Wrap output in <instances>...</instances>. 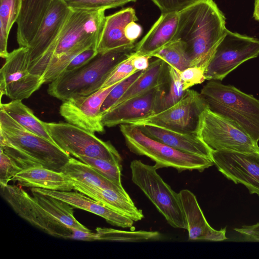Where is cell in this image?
Here are the masks:
<instances>
[{"label":"cell","instance_id":"28","mask_svg":"<svg viewBox=\"0 0 259 259\" xmlns=\"http://www.w3.org/2000/svg\"><path fill=\"white\" fill-rule=\"evenodd\" d=\"M0 108L27 130L55 143L46 127L45 122L38 118L22 100H14L4 104L1 102Z\"/></svg>","mask_w":259,"mask_h":259},{"label":"cell","instance_id":"40","mask_svg":"<svg viewBox=\"0 0 259 259\" xmlns=\"http://www.w3.org/2000/svg\"><path fill=\"white\" fill-rule=\"evenodd\" d=\"M98 54L97 45L91 46L77 54L68 64L64 71H72L84 66Z\"/></svg>","mask_w":259,"mask_h":259},{"label":"cell","instance_id":"4","mask_svg":"<svg viewBox=\"0 0 259 259\" xmlns=\"http://www.w3.org/2000/svg\"><path fill=\"white\" fill-rule=\"evenodd\" d=\"M209 109L259 141V100L231 85L210 80L200 93Z\"/></svg>","mask_w":259,"mask_h":259},{"label":"cell","instance_id":"27","mask_svg":"<svg viewBox=\"0 0 259 259\" xmlns=\"http://www.w3.org/2000/svg\"><path fill=\"white\" fill-rule=\"evenodd\" d=\"M62 172L70 178L83 183L103 189L113 190L130 197L123 186H120L109 180L90 165L78 159L71 157L62 168Z\"/></svg>","mask_w":259,"mask_h":259},{"label":"cell","instance_id":"35","mask_svg":"<svg viewBox=\"0 0 259 259\" xmlns=\"http://www.w3.org/2000/svg\"><path fill=\"white\" fill-rule=\"evenodd\" d=\"M72 10L96 11L122 6L128 0H63Z\"/></svg>","mask_w":259,"mask_h":259},{"label":"cell","instance_id":"34","mask_svg":"<svg viewBox=\"0 0 259 259\" xmlns=\"http://www.w3.org/2000/svg\"><path fill=\"white\" fill-rule=\"evenodd\" d=\"M75 157L90 165L109 180L120 186H122L121 181L122 170L121 164L113 163L101 158L84 155H77Z\"/></svg>","mask_w":259,"mask_h":259},{"label":"cell","instance_id":"26","mask_svg":"<svg viewBox=\"0 0 259 259\" xmlns=\"http://www.w3.org/2000/svg\"><path fill=\"white\" fill-rule=\"evenodd\" d=\"M168 64L162 59L157 58L150 63L148 68L143 71L112 107L153 89L164 85L168 82Z\"/></svg>","mask_w":259,"mask_h":259},{"label":"cell","instance_id":"24","mask_svg":"<svg viewBox=\"0 0 259 259\" xmlns=\"http://www.w3.org/2000/svg\"><path fill=\"white\" fill-rule=\"evenodd\" d=\"M11 181L17 182L22 187L69 191L74 190L72 179L63 172H58L42 166L24 169Z\"/></svg>","mask_w":259,"mask_h":259},{"label":"cell","instance_id":"8","mask_svg":"<svg viewBox=\"0 0 259 259\" xmlns=\"http://www.w3.org/2000/svg\"><path fill=\"white\" fill-rule=\"evenodd\" d=\"M45 124L55 143L69 155L101 158L121 164L122 157L110 141H103L94 133L68 122Z\"/></svg>","mask_w":259,"mask_h":259},{"label":"cell","instance_id":"30","mask_svg":"<svg viewBox=\"0 0 259 259\" xmlns=\"http://www.w3.org/2000/svg\"><path fill=\"white\" fill-rule=\"evenodd\" d=\"M22 0H0V56L9 55L7 46L10 30L20 15Z\"/></svg>","mask_w":259,"mask_h":259},{"label":"cell","instance_id":"23","mask_svg":"<svg viewBox=\"0 0 259 259\" xmlns=\"http://www.w3.org/2000/svg\"><path fill=\"white\" fill-rule=\"evenodd\" d=\"M71 179L74 190L85 194L134 222L140 221L144 218L142 210L136 206L130 197H126L113 190L101 188Z\"/></svg>","mask_w":259,"mask_h":259},{"label":"cell","instance_id":"14","mask_svg":"<svg viewBox=\"0 0 259 259\" xmlns=\"http://www.w3.org/2000/svg\"><path fill=\"white\" fill-rule=\"evenodd\" d=\"M28 47H21L9 53L0 70V91L14 100L28 99L43 84L41 77L28 70Z\"/></svg>","mask_w":259,"mask_h":259},{"label":"cell","instance_id":"25","mask_svg":"<svg viewBox=\"0 0 259 259\" xmlns=\"http://www.w3.org/2000/svg\"><path fill=\"white\" fill-rule=\"evenodd\" d=\"M52 0H22L17 20V40L20 46H27L33 37Z\"/></svg>","mask_w":259,"mask_h":259},{"label":"cell","instance_id":"5","mask_svg":"<svg viewBox=\"0 0 259 259\" xmlns=\"http://www.w3.org/2000/svg\"><path fill=\"white\" fill-rule=\"evenodd\" d=\"M119 127L130 151L150 158L157 169L172 167L179 172L194 170L202 172L214 165L211 159L182 152L149 137L137 125L123 124Z\"/></svg>","mask_w":259,"mask_h":259},{"label":"cell","instance_id":"9","mask_svg":"<svg viewBox=\"0 0 259 259\" xmlns=\"http://www.w3.org/2000/svg\"><path fill=\"white\" fill-rule=\"evenodd\" d=\"M196 133L214 150L259 152L257 142L244 130L234 122L212 112L208 106L200 115Z\"/></svg>","mask_w":259,"mask_h":259},{"label":"cell","instance_id":"17","mask_svg":"<svg viewBox=\"0 0 259 259\" xmlns=\"http://www.w3.org/2000/svg\"><path fill=\"white\" fill-rule=\"evenodd\" d=\"M117 84L101 89L89 96L73 97L63 101L60 107V115L67 122L86 131L93 133H104L105 126L102 121L101 108Z\"/></svg>","mask_w":259,"mask_h":259},{"label":"cell","instance_id":"39","mask_svg":"<svg viewBox=\"0 0 259 259\" xmlns=\"http://www.w3.org/2000/svg\"><path fill=\"white\" fill-rule=\"evenodd\" d=\"M205 70L199 67H189L179 72L183 89L186 91L191 87L204 82Z\"/></svg>","mask_w":259,"mask_h":259},{"label":"cell","instance_id":"33","mask_svg":"<svg viewBox=\"0 0 259 259\" xmlns=\"http://www.w3.org/2000/svg\"><path fill=\"white\" fill-rule=\"evenodd\" d=\"M168 88L167 92L165 90V86L164 88L156 113L166 109L178 102L183 97L186 92L183 89L179 72L172 67L168 65Z\"/></svg>","mask_w":259,"mask_h":259},{"label":"cell","instance_id":"16","mask_svg":"<svg viewBox=\"0 0 259 259\" xmlns=\"http://www.w3.org/2000/svg\"><path fill=\"white\" fill-rule=\"evenodd\" d=\"M211 159L226 178L243 185L250 194L259 196V152L213 150Z\"/></svg>","mask_w":259,"mask_h":259},{"label":"cell","instance_id":"41","mask_svg":"<svg viewBox=\"0 0 259 259\" xmlns=\"http://www.w3.org/2000/svg\"><path fill=\"white\" fill-rule=\"evenodd\" d=\"M197 0H152L162 13L179 12Z\"/></svg>","mask_w":259,"mask_h":259},{"label":"cell","instance_id":"18","mask_svg":"<svg viewBox=\"0 0 259 259\" xmlns=\"http://www.w3.org/2000/svg\"><path fill=\"white\" fill-rule=\"evenodd\" d=\"M166 84L153 89L112 107L102 114L103 125L110 127L117 125L130 124L156 113Z\"/></svg>","mask_w":259,"mask_h":259},{"label":"cell","instance_id":"31","mask_svg":"<svg viewBox=\"0 0 259 259\" xmlns=\"http://www.w3.org/2000/svg\"><path fill=\"white\" fill-rule=\"evenodd\" d=\"M98 240L123 242H139L159 240L162 236L157 231H122L98 227L96 229Z\"/></svg>","mask_w":259,"mask_h":259},{"label":"cell","instance_id":"29","mask_svg":"<svg viewBox=\"0 0 259 259\" xmlns=\"http://www.w3.org/2000/svg\"><path fill=\"white\" fill-rule=\"evenodd\" d=\"M31 192L35 202L62 223L71 228L84 231H91L75 219L73 215V207L69 204L49 195L32 190Z\"/></svg>","mask_w":259,"mask_h":259},{"label":"cell","instance_id":"13","mask_svg":"<svg viewBox=\"0 0 259 259\" xmlns=\"http://www.w3.org/2000/svg\"><path fill=\"white\" fill-rule=\"evenodd\" d=\"M207 106L200 93L188 89L183 97L169 108L130 124L154 125L181 132L196 133L200 115Z\"/></svg>","mask_w":259,"mask_h":259},{"label":"cell","instance_id":"36","mask_svg":"<svg viewBox=\"0 0 259 259\" xmlns=\"http://www.w3.org/2000/svg\"><path fill=\"white\" fill-rule=\"evenodd\" d=\"M144 71H139L118 83L110 91L104 100L100 110L102 116L110 109L116 102L123 95L131 85L142 74Z\"/></svg>","mask_w":259,"mask_h":259},{"label":"cell","instance_id":"45","mask_svg":"<svg viewBox=\"0 0 259 259\" xmlns=\"http://www.w3.org/2000/svg\"><path fill=\"white\" fill-rule=\"evenodd\" d=\"M128 1H129V2H136L137 0H128Z\"/></svg>","mask_w":259,"mask_h":259},{"label":"cell","instance_id":"2","mask_svg":"<svg viewBox=\"0 0 259 259\" xmlns=\"http://www.w3.org/2000/svg\"><path fill=\"white\" fill-rule=\"evenodd\" d=\"M0 148L23 169L61 172L71 156L56 144L22 126L0 108Z\"/></svg>","mask_w":259,"mask_h":259},{"label":"cell","instance_id":"19","mask_svg":"<svg viewBox=\"0 0 259 259\" xmlns=\"http://www.w3.org/2000/svg\"><path fill=\"white\" fill-rule=\"evenodd\" d=\"M178 193L189 240L221 241L227 239L226 228L217 230L209 225L195 195L191 191L184 189Z\"/></svg>","mask_w":259,"mask_h":259},{"label":"cell","instance_id":"21","mask_svg":"<svg viewBox=\"0 0 259 259\" xmlns=\"http://www.w3.org/2000/svg\"><path fill=\"white\" fill-rule=\"evenodd\" d=\"M149 137L182 152L211 159L212 149L194 133L149 125L138 126Z\"/></svg>","mask_w":259,"mask_h":259},{"label":"cell","instance_id":"6","mask_svg":"<svg viewBox=\"0 0 259 259\" xmlns=\"http://www.w3.org/2000/svg\"><path fill=\"white\" fill-rule=\"evenodd\" d=\"M0 188L2 197L19 216L46 233L64 239L97 240L96 233L71 228L55 218L21 187L8 184L0 185Z\"/></svg>","mask_w":259,"mask_h":259},{"label":"cell","instance_id":"32","mask_svg":"<svg viewBox=\"0 0 259 259\" xmlns=\"http://www.w3.org/2000/svg\"><path fill=\"white\" fill-rule=\"evenodd\" d=\"M152 57L163 60L178 72L190 67L191 59L182 45L173 41Z\"/></svg>","mask_w":259,"mask_h":259},{"label":"cell","instance_id":"11","mask_svg":"<svg viewBox=\"0 0 259 259\" xmlns=\"http://www.w3.org/2000/svg\"><path fill=\"white\" fill-rule=\"evenodd\" d=\"M105 12L71 10L50 62L78 48L98 45L105 20Z\"/></svg>","mask_w":259,"mask_h":259},{"label":"cell","instance_id":"7","mask_svg":"<svg viewBox=\"0 0 259 259\" xmlns=\"http://www.w3.org/2000/svg\"><path fill=\"white\" fill-rule=\"evenodd\" d=\"M130 168L132 182L153 204L167 223L175 228L187 229L179 193L163 180L155 165L136 159L131 161Z\"/></svg>","mask_w":259,"mask_h":259},{"label":"cell","instance_id":"43","mask_svg":"<svg viewBox=\"0 0 259 259\" xmlns=\"http://www.w3.org/2000/svg\"><path fill=\"white\" fill-rule=\"evenodd\" d=\"M151 58V57L149 56L137 55L134 51L132 62L135 69L137 71H144L147 69L149 66V59Z\"/></svg>","mask_w":259,"mask_h":259},{"label":"cell","instance_id":"42","mask_svg":"<svg viewBox=\"0 0 259 259\" xmlns=\"http://www.w3.org/2000/svg\"><path fill=\"white\" fill-rule=\"evenodd\" d=\"M234 230L242 235V241L259 242V222L253 225L235 228Z\"/></svg>","mask_w":259,"mask_h":259},{"label":"cell","instance_id":"22","mask_svg":"<svg viewBox=\"0 0 259 259\" xmlns=\"http://www.w3.org/2000/svg\"><path fill=\"white\" fill-rule=\"evenodd\" d=\"M178 21V12L162 13L147 33L136 45L135 54L152 57L170 44L176 32Z\"/></svg>","mask_w":259,"mask_h":259},{"label":"cell","instance_id":"15","mask_svg":"<svg viewBox=\"0 0 259 259\" xmlns=\"http://www.w3.org/2000/svg\"><path fill=\"white\" fill-rule=\"evenodd\" d=\"M137 21L135 10L131 7L106 16L98 44V53L134 50L135 42L142 33V28Z\"/></svg>","mask_w":259,"mask_h":259},{"label":"cell","instance_id":"10","mask_svg":"<svg viewBox=\"0 0 259 259\" xmlns=\"http://www.w3.org/2000/svg\"><path fill=\"white\" fill-rule=\"evenodd\" d=\"M71 10L63 0H52L28 46V70L35 74L48 66Z\"/></svg>","mask_w":259,"mask_h":259},{"label":"cell","instance_id":"38","mask_svg":"<svg viewBox=\"0 0 259 259\" xmlns=\"http://www.w3.org/2000/svg\"><path fill=\"white\" fill-rule=\"evenodd\" d=\"M0 151V185L5 186L23 169L1 148Z\"/></svg>","mask_w":259,"mask_h":259},{"label":"cell","instance_id":"3","mask_svg":"<svg viewBox=\"0 0 259 259\" xmlns=\"http://www.w3.org/2000/svg\"><path fill=\"white\" fill-rule=\"evenodd\" d=\"M133 52L115 50L98 53L84 66L61 73L49 83L48 93L62 101L91 95L101 89L113 70Z\"/></svg>","mask_w":259,"mask_h":259},{"label":"cell","instance_id":"37","mask_svg":"<svg viewBox=\"0 0 259 259\" xmlns=\"http://www.w3.org/2000/svg\"><path fill=\"white\" fill-rule=\"evenodd\" d=\"M118 64L109 74L101 89L109 87L121 81L137 72L134 68L132 60L133 54Z\"/></svg>","mask_w":259,"mask_h":259},{"label":"cell","instance_id":"1","mask_svg":"<svg viewBox=\"0 0 259 259\" xmlns=\"http://www.w3.org/2000/svg\"><path fill=\"white\" fill-rule=\"evenodd\" d=\"M178 14L177 29L172 41L182 45L191 59L190 67L206 71L227 30L225 17L213 0H197Z\"/></svg>","mask_w":259,"mask_h":259},{"label":"cell","instance_id":"12","mask_svg":"<svg viewBox=\"0 0 259 259\" xmlns=\"http://www.w3.org/2000/svg\"><path fill=\"white\" fill-rule=\"evenodd\" d=\"M258 55V39L227 29L206 68L205 79L222 80L240 64Z\"/></svg>","mask_w":259,"mask_h":259},{"label":"cell","instance_id":"20","mask_svg":"<svg viewBox=\"0 0 259 259\" xmlns=\"http://www.w3.org/2000/svg\"><path fill=\"white\" fill-rule=\"evenodd\" d=\"M31 190L51 196L66 202L74 208L83 209L99 215L113 226L126 228H131L133 225L134 221L131 219L78 191H62L38 188H32Z\"/></svg>","mask_w":259,"mask_h":259},{"label":"cell","instance_id":"44","mask_svg":"<svg viewBox=\"0 0 259 259\" xmlns=\"http://www.w3.org/2000/svg\"><path fill=\"white\" fill-rule=\"evenodd\" d=\"M253 17L255 20L259 21V0L254 1Z\"/></svg>","mask_w":259,"mask_h":259}]
</instances>
